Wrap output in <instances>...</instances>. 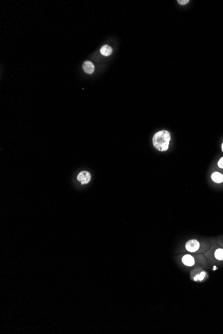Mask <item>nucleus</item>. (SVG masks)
<instances>
[{
	"label": "nucleus",
	"instance_id": "f257e3e1",
	"mask_svg": "<svg viewBox=\"0 0 223 334\" xmlns=\"http://www.w3.org/2000/svg\"><path fill=\"white\" fill-rule=\"evenodd\" d=\"M171 139L170 134L167 130H161L155 133L153 137V145L156 149L160 152L166 151L169 147Z\"/></svg>",
	"mask_w": 223,
	"mask_h": 334
},
{
	"label": "nucleus",
	"instance_id": "f03ea898",
	"mask_svg": "<svg viewBox=\"0 0 223 334\" xmlns=\"http://www.w3.org/2000/svg\"><path fill=\"white\" fill-rule=\"evenodd\" d=\"M199 248H200V243L196 240H191L188 241L185 245V248L186 250L191 253H194L198 251Z\"/></svg>",
	"mask_w": 223,
	"mask_h": 334
},
{
	"label": "nucleus",
	"instance_id": "7ed1b4c3",
	"mask_svg": "<svg viewBox=\"0 0 223 334\" xmlns=\"http://www.w3.org/2000/svg\"><path fill=\"white\" fill-rule=\"evenodd\" d=\"M78 180L79 182L82 183V184H86L90 181L91 179V175L89 172L84 171L80 172L78 175Z\"/></svg>",
	"mask_w": 223,
	"mask_h": 334
},
{
	"label": "nucleus",
	"instance_id": "20e7f679",
	"mask_svg": "<svg viewBox=\"0 0 223 334\" xmlns=\"http://www.w3.org/2000/svg\"><path fill=\"white\" fill-rule=\"evenodd\" d=\"M182 262L186 266L191 267L195 264V260L193 256L189 254L184 255L182 258Z\"/></svg>",
	"mask_w": 223,
	"mask_h": 334
},
{
	"label": "nucleus",
	"instance_id": "39448f33",
	"mask_svg": "<svg viewBox=\"0 0 223 334\" xmlns=\"http://www.w3.org/2000/svg\"><path fill=\"white\" fill-rule=\"evenodd\" d=\"M83 70L86 74H91L94 71V66L90 61H86L83 63Z\"/></svg>",
	"mask_w": 223,
	"mask_h": 334
},
{
	"label": "nucleus",
	"instance_id": "423d86ee",
	"mask_svg": "<svg viewBox=\"0 0 223 334\" xmlns=\"http://www.w3.org/2000/svg\"><path fill=\"white\" fill-rule=\"evenodd\" d=\"M211 179L215 183H221L223 182V175L219 172H214L211 175Z\"/></svg>",
	"mask_w": 223,
	"mask_h": 334
},
{
	"label": "nucleus",
	"instance_id": "0eeeda50",
	"mask_svg": "<svg viewBox=\"0 0 223 334\" xmlns=\"http://www.w3.org/2000/svg\"><path fill=\"white\" fill-rule=\"evenodd\" d=\"M100 53L103 56H108L111 55L112 53V48L108 45H104L101 48Z\"/></svg>",
	"mask_w": 223,
	"mask_h": 334
},
{
	"label": "nucleus",
	"instance_id": "6e6552de",
	"mask_svg": "<svg viewBox=\"0 0 223 334\" xmlns=\"http://www.w3.org/2000/svg\"><path fill=\"white\" fill-rule=\"evenodd\" d=\"M206 272L202 271L201 273L196 275L194 277V278H193V280L195 282H198V281L201 282V281H202L204 279H205V278L206 277Z\"/></svg>",
	"mask_w": 223,
	"mask_h": 334
},
{
	"label": "nucleus",
	"instance_id": "1a4fd4ad",
	"mask_svg": "<svg viewBox=\"0 0 223 334\" xmlns=\"http://www.w3.org/2000/svg\"><path fill=\"white\" fill-rule=\"evenodd\" d=\"M215 258L218 260L222 261L223 260V249L219 248L217 249L216 251L214 253Z\"/></svg>",
	"mask_w": 223,
	"mask_h": 334
},
{
	"label": "nucleus",
	"instance_id": "9d476101",
	"mask_svg": "<svg viewBox=\"0 0 223 334\" xmlns=\"http://www.w3.org/2000/svg\"><path fill=\"white\" fill-rule=\"evenodd\" d=\"M218 166L219 167L223 169V157H221V158L219 159L218 162Z\"/></svg>",
	"mask_w": 223,
	"mask_h": 334
},
{
	"label": "nucleus",
	"instance_id": "9b49d317",
	"mask_svg": "<svg viewBox=\"0 0 223 334\" xmlns=\"http://www.w3.org/2000/svg\"><path fill=\"white\" fill-rule=\"evenodd\" d=\"M178 2L180 3V4H181V5H185L186 3H187L188 2H189V1H188V0H178Z\"/></svg>",
	"mask_w": 223,
	"mask_h": 334
},
{
	"label": "nucleus",
	"instance_id": "f8f14e48",
	"mask_svg": "<svg viewBox=\"0 0 223 334\" xmlns=\"http://www.w3.org/2000/svg\"><path fill=\"white\" fill-rule=\"evenodd\" d=\"M213 268H214V269H213L214 270H217V267H216V266H214Z\"/></svg>",
	"mask_w": 223,
	"mask_h": 334
},
{
	"label": "nucleus",
	"instance_id": "ddd939ff",
	"mask_svg": "<svg viewBox=\"0 0 223 334\" xmlns=\"http://www.w3.org/2000/svg\"><path fill=\"white\" fill-rule=\"evenodd\" d=\"M222 152H223V144H222Z\"/></svg>",
	"mask_w": 223,
	"mask_h": 334
}]
</instances>
